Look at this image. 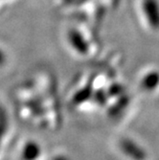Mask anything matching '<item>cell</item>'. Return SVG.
Wrapping results in <instances>:
<instances>
[{
    "label": "cell",
    "mask_w": 159,
    "mask_h": 160,
    "mask_svg": "<svg viewBox=\"0 0 159 160\" xmlns=\"http://www.w3.org/2000/svg\"><path fill=\"white\" fill-rule=\"evenodd\" d=\"M120 148L122 152L132 160H146L147 153L139 145L131 140L129 138H125L120 142Z\"/></svg>",
    "instance_id": "6da1fadb"
},
{
    "label": "cell",
    "mask_w": 159,
    "mask_h": 160,
    "mask_svg": "<svg viewBox=\"0 0 159 160\" xmlns=\"http://www.w3.org/2000/svg\"><path fill=\"white\" fill-rule=\"evenodd\" d=\"M159 1V0H158ZM157 0H142L141 8L144 9L149 25L153 29H159V2Z\"/></svg>",
    "instance_id": "7a4b0ae2"
},
{
    "label": "cell",
    "mask_w": 159,
    "mask_h": 160,
    "mask_svg": "<svg viewBox=\"0 0 159 160\" xmlns=\"http://www.w3.org/2000/svg\"><path fill=\"white\" fill-rule=\"evenodd\" d=\"M141 87L146 91H154L159 87V72L151 71L141 79Z\"/></svg>",
    "instance_id": "3957f363"
},
{
    "label": "cell",
    "mask_w": 159,
    "mask_h": 160,
    "mask_svg": "<svg viewBox=\"0 0 159 160\" xmlns=\"http://www.w3.org/2000/svg\"><path fill=\"white\" fill-rule=\"evenodd\" d=\"M41 149L37 142L29 141L27 142L22 150L23 160H37L40 156Z\"/></svg>",
    "instance_id": "277c9868"
},
{
    "label": "cell",
    "mask_w": 159,
    "mask_h": 160,
    "mask_svg": "<svg viewBox=\"0 0 159 160\" xmlns=\"http://www.w3.org/2000/svg\"><path fill=\"white\" fill-rule=\"evenodd\" d=\"M4 63H5V55L1 50H0V66L3 65Z\"/></svg>",
    "instance_id": "5b68a950"
},
{
    "label": "cell",
    "mask_w": 159,
    "mask_h": 160,
    "mask_svg": "<svg viewBox=\"0 0 159 160\" xmlns=\"http://www.w3.org/2000/svg\"><path fill=\"white\" fill-rule=\"evenodd\" d=\"M53 160H69V159L64 155H57L53 158Z\"/></svg>",
    "instance_id": "8992f818"
}]
</instances>
